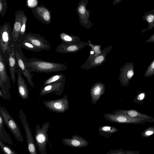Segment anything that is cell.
I'll list each match as a JSON object with an SVG mask.
<instances>
[{
	"instance_id": "obj_1",
	"label": "cell",
	"mask_w": 154,
	"mask_h": 154,
	"mask_svg": "<svg viewBox=\"0 0 154 154\" xmlns=\"http://www.w3.org/2000/svg\"><path fill=\"white\" fill-rule=\"evenodd\" d=\"M23 57L27 69L31 72L48 73L63 71L67 69V66L65 64L45 61L35 57L27 59L23 54Z\"/></svg>"
},
{
	"instance_id": "obj_2",
	"label": "cell",
	"mask_w": 154,
	"mask_h": 154,
	"mask_svg": "<svg viewBox=\"0 0 154 154\" xmlns=\"http://www.w3.org/2000/svg\"><path fill=\"white\" fill-rule=\"evenodd\" d=\"M6 59L0 51V96L4 100H9L11 96L10 78L7 71Z\"/></svg>"
},
{
	"instance_id": "obj_3",
	"label": "cell",
	"mask_w": 154,
	"mask_h": 154,
	"mask_svg": "<svg viewBox=\"0 0 154 154\" xmlns=\"http://www.w3.org/2000/svg\"><path fill=\"white\" fill-rule=\"evenodd\" d=\"M50 127L48 122L43 123L42 127L38 125L36 126L35 140L40 154H47L46 145L49 142L48 131Z\"/></svg>"
},
{
	"instance_id": "obj_4",
	"label": "cell",
	"mask_w": 154,
	"mask_h": 154,
	"mask_svg": "<svg viewBox=\"0 0 154 154\" xmlns=\"http://www.w3.org/2000/svg\"><path fill=\"white\" fill-rule=\"evenodd\" d=\"M12 31L10 21L5 22L0 28V51L5 57L10 52L11 45L13 43Z\"/></svg>"
},
{
	"instance_id": "obj_5",
	"label": "cell",
	"mask_w": 154,
	"mask_h": 154,
	"mask_svg": "<svg viewBox=\"0 0 154 154\" xmlns=\"http://www.w3.org/2000/svg\"><path fill=\"white\" fill-rule=\"evenodd\" d=\"M0 114L2 116L4 123L14 136L16 140L23 142V139L19 127L16 121L5 108L0 106Z\"/></svg>"
},
{
	"instance_id": "obj_6",
	"label": "cell",
	"mask_w": 154,
	"mask_h": 154,
	"mask_svg": "<svg viewBox=\"0 0 154 154\" xmlns=\"http://www.w3.org/2000/svg\"><path fill=\"white\" fill-rule=\"evenodd\" d=\"M89 0H81L78 3L76 9L79 17V23L83 27L87 29L92 27L93 23L89 20L90 11L86 9Z\"/></svg>"
},
{
	"instance_id": "obj_7",
	"label": "cell",
	"mask_w": 154,
	"mask_h": 154,
	"mask_svg": "<svg viewBox=\"0 0 154 154\" xmlns=\"http://www.w3.org/2000/svg\"><path fill=\"white\" fill-rule=\"evenodd\" d=\"M43 103L46 108L56 113H64L69 108V100L66 94L61 98L44 101Z\"/></svg>"
},
{
	"instance_id": "obj_8",
	"label": "cell",
	"mask_w": 154,
	"mask_h": 154,
	"mask_svg": "<svg viewBox=\"0 0 154 154\" xmlns=\"http://www.w3.org/2000/svg\"><path fill=\"white\" fill-rule=\"evenodd\" d=\"M19 114L18 118L20 119L25 131L28 152L30 154H37V147L27 122L26 116L21 109L19 110Z\"/></svg>"
},
{
	"instance_id": "obj_9",
	"label": "cell",
	"mask_w": 154,
	"mask_h": 154,
	"mask_svg": "<svg viewBox=\"0 0 154 154\" xmlns=\"http://www.w3.org/2000/svg\"><path fill=\"white\" fill-rule=\"evenodd\" d=\"M22 37L42 50L48 51L51 48L50 42L43 36L38 34L29 32L26 33Z\"/></svg>"
},
{
	"instance_id": "obj_10",
	"label": "cell",
	"mask_w": 154,
	"mask_h": 154,
	"mask_svg": "<svg viewBox=\"0 0 154 154\" xmlns=\"http://www.w3.org/2000/svg\"><path fill=\"white\" fill-rule=\"evenodd\" d=\"M103 117L107 121L114 123L135 124L146 123L144 121L141 119L136 118H131L128 116L120 114L105 113L103 115Z\"/></svg>"
},
{
	"instance_id": "obj_11",
	"label": "cell",
	"mask_w": 154,
	"mask_h": 154,
	"mask_svg": "<svg viewBox=\"0 0 154 154\" xmlns=\"http://www.w3.org/2000/svg\"><path fill=\"white\" fill-rule=\"evenodd\" d=\"M15 57L18 66L30 85L34 88L35 86L32 80L33 74L29 71L25 63L23 57V54L21 48L18 45L15 46Z\"/></svg>"
},
{
	"instance_id": "obj_12",
	"label": "cell",
	"mask_w": 154,
	"mask_h": 154,
	"mask_svg": "<svg viewBox=\"0 0 154 154\" xmlns=\"http://www.w3.org/2000/svg\"><path fill=\"white\" fill-rule=\"evenodd\" d=\"M88 42L80 41L78 43L62 42L56 47V51L59 53H75L88 46Z\"/></svg>"
},
{
	"instance_id": "obj_13",
	"label": "cell",
	"mask_w": 154,
	"mask_h": 154,
	"mask_svg": "<svg viewBox=\"0 0 154 154\" xmlns=\"http://www.w3.org/2000/svg\"><path fill=\"white\" fill-rule=\"evenodd\" d=\"M15 47L13 43L11 45V51L5 57L10 71L11 79L13 84L16 80L15 73L19 68L15 54Z\"/></svg>"
},
{
	"instance_id": "obj_14",
	"label": "cell",
	"mask_w": 154,
	"mask_h": 154,
	"mask_svg": "<svg viewBox=\"0 0 154 154\" xmlns=\"http://www.w3.org/2000/svg\"><path fill=\"white\" fill-rule=\"evenodd\" d=\"M119 80L121 84L127 86L134 75V65L133 62L125 63L120 68Z\"/></svg>"
},
{
	"instance_id": "obj_15",
	"label": "cell",
	"mask_w": 154,
	"mask_h": 154,
	"mask_svg": "<svg viewBox=\"0 0 154 154\" xmlns=\"http://www.w3.org/2000/svg\"><path fill=\"white\" fill-rule=\"evenodd\" d=\"M32 11L35 17L42 23L48 25L51 23V12L42 3L40 5L32 9Z\"/></svg>"
},
{
	"instance_id": "obj_16",
	"label": "cell",
	"mask_w": 154,
	"mask_h": 154,
	"mask_svg": "<svg viewBox=\"0 0 154 154\" xmlns=\"http://www.w3.org/2000/svg\"><path fill=\"white\" fill-rule=\"evenodd\" d=\"M112 46L109 45L103 49L101 53L96 57L92 61L87 63H84L80 67L86 70L90 69L102 65L106 60V57L108 53L111 51Z\"/></svg>"
},
{
	"instance_id": "obj_17",
	"label": "cell",
	"mask_w": 154,
	"mask_h": 154,
	"mask_svg": "<svg viewBox=\"0 0 154 154\" xmlns=\"http://www.w3.org/2000/svg\"><path fill=\"white\" fill-rule=\"evenodd\" d=\"M24 14V10L22 9L16 11L15 13L14 21L12 34L13 42L15 46L17 45L23 17Z\"/></svg>"
},
{
	"instance_id": "obj_18",
	"label": "cell",
	"mask_w": 154,
	"mask_h": 154,
	"mask_svg": "<svg viewBox=\"0 0 154 154\" xmlns=\"http://www.w3.org/2000/svg\"><path fill=\"white\" fill-rule=\"evenodd\" d=\"M66 80L55 82L43 87L41 89L40 95L43 96L54 93L57 95L62 94L63 91Z\"/></svg>"
},
{
	"instance_id": "obj_19",
	"label": "cell",
	"mask_w": 154,
	"mask_h": 154,
	"mask_svg": "<svg viewBox=\"0 0 154 154\" xmlns=\"http://www.w3.org/2000/svg\"><path fill=\"white\" fill-rule=\"evenodd\" d=\"M112 112L114 114L126 115L131 118H138L144 120L146 122L150 123L154 122V119L152 116L142 113L134 110L119 109L113 111Z\"/></svg>"
},
{
	"instance_id": "obj_20",
	"label": "cell",
	"mask_w": 154,
	"mask_h": 154,
	"mask_svg": "<svg viewBox=\"0 0 154 154\" xmlns=\"http://www.w3.org/2000/svg\"><path fill=\"white\" fill-rule=\"evenodd\" d=\"M17 83L19 94L23 100L29 99V90L28 85L22 76V73L19 67L17 72Z\"/></svg>"
},
{
	"instance_id": "obj_21",
	"label": "cell",
	"mask_w": 154,
	"mask_h": 154,
	"mask_svg": "<svg viewBox=\"0 0 154 154\" xmlns=\"http://www.w3.org/2000/svg\"><path fill=\"white\" fill-rule=\"evenodd\" d=\"M62 142L66 146L75 148L84 147L89 145L86 139L78 135H72L71 138L63 139Z\"/></svg>"
},
{
	"instance_id": "obj_22",
	"label": "cell",
	"mask_w": 154,
	"mask_h": 154,
	"mask_svg": "<svg viewBox=\"0 0 154 154\" xmlns=\"http://www.w3.org/2000/svg\"><path fill=\"white\" fill-rule=\"evenodd\" d=\"M105 89V85L101 82H97L92 85L90 90V95L93 104L95 105L104 94Z\"/></svg>"
},
{
	"instance_id": "obj_23",
	"label": "cell",
	"mask_w": 154,
	"mask_h": 154,
	"mask_svg": "<svg viewBox=\"0 0 154 154\" xmlns=\"http://www.w3.org/2000/svg\"><path fill=\"white\" fill-rule=\"evenodd\" d=\"M88 46L91 47V50L90 51L89 55L85 63H87L92 61L94 59L100 54L102 51L100 45H93L91 41L88 40Z\"/></svg>"
},
{
	"instance_id": "obj_24",
	"label": "cell",
	"mask_w": 154,
	"mask_h": 154,
	"mask_svg": "<svg viewBox=\"0 0 154 154\" xmlns=\"http://www.w3.org/2000/svg\"><path fill=\"white\" fill-rule=\"evenodd\" d=\"M17 45L21 48L31 51L36 52L42 51L22 37L19 38Z\"/></svg>"
},
{
	"instance_id": "obj_25",
	"label": "cell",
	"mask_w": 154,
	"mask_h": 154,
	"mask_svg": "<svg viewBox=\"0 0 154 154\" xmlns=\"http://www.w3.org/2000/svg\"><path fill=\"white\" fill-rule=\"evenodd\" d=\"M99 134L103 138H108L113 133L119 131V129L110 125H103L98 128Z\"/></svg>"
},
{
	"instance_id": "obj_26",
	"label": "cell",
	"mask_w": 154,
	"mask_h": 154,
	"mask_svg": "<svg viewBox=\"0 0 154 154\" xmlns=\"http://www.w3.org/2000/svg\"><path fill=\"white\" fill-rule=\"evenodd\" d=\"M4 122L3 119L0 114V139L4 142L9 144H12L13 142L10 135L5 131L4 127Z\"/></svg>"
},
{
	"instance_id": "obj_27",
	"label": "cell",
	"mask_w": 154,
	"mask_h": 154,
	"mask_svg": "<svg viewBox=\"0 0 154 154\" xmlns=\"http://www.w3.org/2000/svg\"><path fill=\"white\" fill-rule=\"evenodd\" d=\"M142 19L147 22L148 26L146 29H143L142 31V32L152 29L154 27V9L149 12H145Z\"/></svg>"
},
{
	"instance_id": "obj_28",
	"label": "cell",
	"mask_w": 154,
	"mask_h": 154,
	"mask_svg": "<svg viewBox=\"0 0 154 154\" xmlns=\"http://www.w3.org/2000/svg\"><path fill=\"white\" fill-rule=\"evenodd\" d=\"M59 37L62 42H64L78 43L81 41L79 37L63 32L60 33Z\"/></svg>"
},
{
	"instance_id": "obj_29",
	"label": "cell",
	"mask_w": 154,
	"mask_h": 154,
	"mask_svg": "<svg viewBox=\"0 0 154 154\" xmlns=\"http://www.w3.org/2000/svg\"><path fill=\"white\" fill-rule=\"evenodd\" d=\"M66 80L65 76L63 74H57L50 77L45 80L43 85V87L52 83Z\"/></svg>"
},
{
	"instance_id": "obj_30",
	"label": "cell",
	"mask_w": 154,
	"mask_h": 154,
	"mask_svg": "<svg viewBox=\"0 0 154 154\" xmlns=\"http://www.w3.org/2000/svg\"><path fill=\"white\" fill-rule=\"evenodd\" d=\"M140 152L138 151L125 150L124 149L111 150L105 154H140Z\"/></svg>"
},
{
	"instance_id": "obj_31",
	"label": "cell",
	"mask_w": 154,
	"mask_h": 154,
	"mask_svg": "<svg viewBox=\"0 0 154 154\" xmlns=\"http://www.w3.org/2000/svg\"><path fill=\"white\" fill-rule=\"evenodd\" d=\"M0 147L4 154H17L11 147L5 144L1 139H0Z\"/></svg>"
},
{
	"instance_id": "obj_32",
	"label": "cell",
	"mask_w": 154,
	"mask_h": 154,
	"mask_svg": "<svg viewBox=\"0 0 154 154\" xmlns=\"http://www.w3.org/2000/svg\"><path fill=\"white\" fill-rule=\"evenodd\" d=\"M8 8V3L6 0H0V14L2 18L5 16Z\"/></svg>"
},
{
	"instance_id": "obj_33",
	"label": "cell",
	"mask_w": 154,
	"mask_h": 154,
	"mask_svg": "<svg viewBox=\"0 0 154 154\" xmlns=\"http://www.w3.org/2000/svg\"><path fill=\"white\" fill-rule=\"evenodd\" d=\"M27 18L25 13L22 19V24L19 38L23 37L26 33V29Z\"/></svg>"
},
{
	"instance_id": "obj_34",
	"label": "cell",
	"mask_w": 154,
	"mask_h": 154,
	"mask_svg": "<svg viewBox=\"0 0 154 154\" xmlns=\"http://www.w3.org/2000/svg\"><path fill=\"white\" fill-rule=\"evenodd\" d=\"M154 134V126L149 127L143 131L141 133L143 138L148 137Z\"/></svg>"
},
{
	"instance_id": "obj_35",
	"label": "cell",
	"mask_w": 154,
	"mask_h": 154,
	"mask_svg": "<svg viewBox=\"0 0 154 154\" xmlns=\"http://www.w3.org/2000/svg\"><path fill=\"white\" fill-rule=\"evenodd\" d=\"M154 75V59L149 66L143 76L145 77H148Z\"/></svg>"
},
{
	"instance_id": "obj_36",
	"label": "cell",
	"mask_w": 154,
	"mask_h": 154,
	"mask_svg": "<svg viewBox=\"0 0 154 154\" xmlns=\"http://www.w3.org/2000/svg\"><path fill=\"white\" fill-rule=\"evenodd\" d=\"M26 2L29 8L33 9L38 6V2L36 0H28Z\"/></svg>"
},
{
	"instance_id": "obj_37",
	"label": "cell",
	"mask_w": 154,
	"mask_h": 154,
	"mask_svg": "<svg viewBox=\"0 0 154 154\" xmlns=\"http://www.w3.org/2000/svg\"><path fill=\"white\" fill-rule=\"evenodd\" d=\"M145 96V92L140 93L137 96V97H136L135 98V100H135L134 102H135L136 100H137L140 102V101H141L144 99Z\"/></svg>"
},
{
	"instance_id": "obj_38",
	"label": "cell",
	"mask_w": 154,
	"mask_h": 154,
	"mask_svg": "<svg viewBox=\"0 0 154 154\" xmlns=\"http://www.w3.org/2000/svg\"><path fill=\"white\" fill-rule=\"evenodd\" d=\"M147 42H154V33L144 43Z\"/></svg>"
},
{
	"instance_id": "obj_39",
	"label": "cell",
	"mask_w": 154,
	"mask_h": 154,
	"mask_svg": "<svg viewBox=\"0 0 154 154\" xmlns=\"http://www.w3.org/2000/svg\"><path fill=\"white\" fill-rule=\"evenodd\" d=\"M122 0H114L112 4L113 5H115L119 3V2H121Z\"/></svg>"
}]
</instances>
